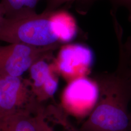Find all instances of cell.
Returning a JSON list of instances; mask_svg holds the SVG:
<instances>
[{
    "label": "cell",
    "instance_id": "cell-1",
    "mask_svg": "<svg viewBox=\"0 0 131 131\" xmlns=\"http://www.w3.org/2000/svg\"><path fill=\"white\" fill-rule=\"evenodd\" d=\"M77 32L75 19L62 9L44 11L17 19L5 18L0 41L34 47H58L70 41Z\"/></svg>",
    "mask_w": 131,
    "mask_h": 131
},
{
    "label": "cell",
    "instance_id": "cell-2",
    "mask_svg": "<svg viewBox=\"0 0 131 131\" xmlns=\"http://www.w3.org/2000/svg\"><path fill=\"white\" fill-rule=\"evenodd\" d=\"M117 72L101 81L98 102L84 122L91 131H131V81L128 65L119 63Z\"/></svg>",
    "mask_w": 131,
    "mask_h": 131
},
{
    "label": "cell",
    "instance_id": "cell-3",
    "mask_svg": "<svg viewBox=\"0 0 131 131\" xmlns=\"http://www.w3.org/2000/svg\"><path fill=\"white\" fill-rule=\"evenodd\" d=\"M0 117L16 113H37L41 107L30 80L21 77L0 75Z\"/></svg>",
    "mask_w": 131,
    "mask_h": 131
},
{
    "label": "cell",
    "instance_id": "cell-4",
    "mask_svg": "<svg viewBox=\"0 0 131 131\" xmlns=\"http://www.w3.org/2000/svg\"><path fill=\"white\" fill-rule=\"evenodd\" d=\"M58 48H39L21 43L0 46V75L21 77L34 63L52 55Z\"/></svg>",
    "mask_w": 131,
    "mask_h": 131
},
{
    "label": "cell",
    "instance_id": "cell-5",
    "mask_svg": "<svg viewBox=\"0 0 131 131\" xmlns=\"http://www.w3.org/2000/svg\"><path fill=\"white\" fill-rule=\"evenodd\" d=\"M99 97V86L85 77L72 80L62 96V103L69 111L83 114L94 108Z\"/></svg>",
    "mask_w": 131,
    "mask_h": 131
},
{
    "label": "cell",
    "instance_id": "cell-6",
    "mask_svg": "<svg viewBox=\"0 0 131 131\" xmlns=\"http://www.w3.org/2000/svg\"><path fill=\"white\" fill-rule=\"evenodd\" d=\"M93 54L87 47L69 45L61 48L56 65L62 75L73 80L84 77L93 63Z\"/></svg>",
    "mask_w": 131,
    "mask_h": 131
},
{
    "label": "cell",
    "instance_id": "cell-7",
    "mask_svg": "<svg viewBox=\"0 0 131 131\" xmlns=\"http://www.w3.org/2000/svg\"><path fill=\"white\" fill-rule=\"evenodd\" d=\"M52 56L38 60L29 69L31 86L38 103L52 97L58 88L57 80L52 73L51 66L46 61Z\"/></svg>",
    "mask_w": 131,
    "mask_h": 131
},
{
    "label": "cell",
    "instance_id": "cell-8",
    "mask_svg": "<svg viewBox=\"0 0 131 131\" xmlns=\"http://www.w3.org/2000/svg\"><path fill=\"white\" fill-rule=\"evenodd\" d=\"M0 131H40L36 116L16 113L0 117Z\"/></svg>",
    "mask_w": 131,
    "mask_h": 131
},
{
    "label": "cell",
    "instance_id": "cell-9",
    "mask_svg": "<svg viewBox=\"0 0 131 131\" xmlns=\"http://www.w3.org/2000/svg\"><path fill=\"white\" fill-rule=\"evenodd\" d=\"M40 0H1L5 17L17 19L36 13V8Z\"/></svg>",
    "mask_w": 131,
    "mask_h": 131
},
{
    "label": "cell",
    "instance_id": "cell-10",
    "mask_svg": "<svg viewBox=\"0 0 131 131\" xmlns=\"http://www.w3.org/2000/svg\"><path fill=\"white\" fill-rule=\"evenodd\" d=\"M47 6L45 11H53L60 9L63 5L70 4L73 2L89 0H46Z\"/></svg>",
    "mask_w": 131,
    "mask_h": 131
},
{
    "label": "cell",
    "instance_id": "cell-11",
    "mask_svg": "<svg viewBox=\"0 0 131 131\" xmlns=\"http://www.w3.org/2000/svg\"><path fill=\"white\" fill-rule=\"evenodd\" d=\"M38 126L40 131H54L47 124L44 120V115L42 108L40 109L36 115Z\"/></svg>",
    "mask_w": 131,
    "mask_h": 131
},
{
    "label": "cell",
    "instance_id": "cell-12",
    "mask_svg": "<svg viewBox=\"0 0 131 131\" xmlns=\"http://www.w3.org/2000/svg\"><path fill=\"white\" fill-rule=\"evenodd\" d=\"M115 7H122L126 9L129 20L131 23V0H110Z\"/></svg>",
    "mask_w": 131,
    "mask_h": 131
},
{
    "label": "cell",
    "instance_id": "cell-13",
    "mask_svg": "<svg viewBox=\"0 0 131 131\" xmlns=\"http://www.w3.org/2000/svg\"><path fill=\"white\" fill-rule=\"evenodd\" d=\"M5 20V15L2 12H0V29L2 27L3 24H4Z\"/></svg>",
    "mask_w": 131,
    "mask_h": 131
},
{
    "label": "cell",
    "instance_id": "cell-14",
    "mask_svg": "<svg viewBox=\"0 0 131 131\" xmlns=\"http://www.w3.org/2000/svg\"><path fill=\"white\" fill-rule=\"evenodd\" d=\"M130 77H131V65H130Z\"/></svg>",
    "mask_w": 131,
    "mask_h": 131
},
{
    "label": "cell",
    "instance_id": "cell-15",
    "mask_svg": "<svg viewBox=\"0 0 131 131\" xmlns=\"http://www.w3.org/2000/svg\"><path fill=\"white\" fill-rule=\"evenodd\" d=\"M1 92H0V103H1Z\"/></svg>",
    "mask_w": 131,
    "mask_h": 131
}]
</instances>
